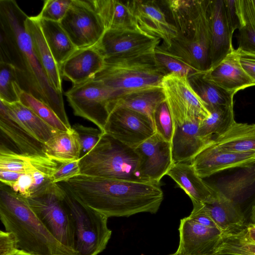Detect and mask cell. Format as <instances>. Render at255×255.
Here are the masks:
<instances>
[{
  "label": "cell",
  "mask_w": 255,
  "mask_h": 255,
  "mask_svg": "<svg viewBox=\"0 0 255 255\" xmlns=\"http://www.w3.org/2000/svg\"><path fill=\"white\" fill-rule=\"evenodd\" d=\"M27 17L15 0H0V61L13 65L24 91L49 106L71 129L62 94L52 86L35 52L25 26Z\"/></svg>",
  "instance_id": "cell-1"
},
{
  "label": "cell",
  "mask_w": 255,
  "mask_h": 255,
  "mask_svg": "<svg viewBox=\"0 0 255 255\" xmlns=\"http://www.w3.org/2000/svg\"><path fill=\"white\" fill-rule=\"evenodd\" d=\"M79 201L110 217L156 213L163 201L160 183L132 181L80 174L59 182Z\"/></svg>",
  "instance_id": "cell-2"
},
{
  "label": "cell",
  "mask_w": 255,
  "mask_h": 255,
  "mask_svg": "<svg viewBox=\"0 0 255 255\" xmlns=\"http://www.w3.org/2000/svg\"><path fill=\"white\" fill-rule=\"evenodd\" d=\"M177 34L168 48H158L199 72L211 66L208 0L163 1Z\"/></svg>",
  "instance_id": "cell-3"
},
{
  "label": "cell",
  "mask_w": 255,
  "mask_h": 255,
  "mask_svg": "<svg viewBox=\"0 0 255 255\" xmlns=\"http://www.w3.org/2000/svg\"><path fill=\"white\" fill-rule=\"evenodd\" d=\"M0 219L19 249L35 255H77L58 241L38 219L27 199L0 183Z\"/></svg>",
  "instance_id": "cell-4"
},
{
  "label": "cell",
  "mask_w": 255,
  "mask_h": 255,
  "mask_svg": "<svg viewBox=\"0 0 255 255\" xmlns=\"http://www.w3.org/2000/svg\"><path fill=\"white\" fill-rule=\"evenodd\" d=\"M168 73L154 53L105 59L102 69L93 79L120 97L161 89L162 80Z\"/></svg>",
  "instance_id": "cell-5"
},
{
  "label": "cell",
  "mask_w": 255,
  "mask_h": 255,
  "mask_svg": "<svg viewBox=\"0 0 255 255\" xmlns=\"http://www.w3.org/2000/svg\"><path fill=\"white\" fill-rule=\"evenodd\" d=\"M138 162L134 148L104 132L94 147L79 159L80 174L144 182L138 173Z\"/></svg>",
  "instance_id": "cell-6"
},
{
  "label": "cell",
  "mask_w": 255,
  "mask_h": 255,
  "mask_svg": "<svg viewBox=\"0 0 255 255\" xmlns=\"http://www.w3.org/2000/svg\"><path fill=\"white\" fill-rule=\"evenodd\" d=\"M59 184L63 189L64 203L74 223L77 255H98L106 249L111 237L108 218L79 201Z\"/></svg>",
  "instance_id": "cell-7"
},
{
  "label": "cell",
  "mask_w": 255,
  "mask_h": 255,
  "mask_svg": "<svg viewBox=\"0 0 255 255\" xmlns=\"http://www.w3.org/2000/svg\"><path fill=\"white\" fill-rule=\"evenodd\" d=\"M63 194L60 185L52 183L44 190L26 199L31 209L53 236L76 253L75 225L64 203Z\"/></svg>",
  "instance_id": "cell-8"
},
{
  "label": "cell",
  "mask_w": 255,
  "mask_h": 255,
  "mask_svg": "<svg viewBox=\"0 0 255 255\" xmlns=\"http://www.w3.org/2000/svg\"><path fill=\"white\" fill-rule=\"evenodd\" d=\"M161 88L174 125H182L210 116L206 105L192 87L187 76L168 73Z\"/></svg>",
  "instance_id": "cell-9"
},
{
  "label": "cell",
  "mask_w": 255,
  "mask_h": 255,
  "mask_svg": "<svg viewBox=\"0 0 255 255\" xmlns=\"http://www.w3.org/2000/svg\"><path fill=\"white\" fill-rule=\"evenodd\" d=\"M65 95L75 116L90 121L103 132L110 115L109 103L119 97L94 79L73 85Z\"/></svg>",
  "instance_id": "cell-10"
},
{
  "label": "cell",
  "mask_w": 255,
  "mask_h": 255,
  "mask_svg": "<svg viewBox=\"0 0 255 255\" xmlns=\"http://www.w3.org/2000/svg\"><path fill=\"white\" fill-rule=\"evenodd\" d=\"M60 23L77 49L95 46L105 32L92 0H72Z\"/></svg>",
  "instance_id": "cell-11"
},
{
  "label": "cell",
  "mask_w": 255,
  "mask_h": 255,
  "mask_svg": "<svg viewBox=\"0 0 255 255\" xmlns=\"http://www.w3.org/2000/svg\"><path fill=\"white\" fill-rule=\"evenodd\" d=\"M160 41L138 29L107 30L95 46L107 59L154 53Z\"/></svg>",
  "instance_id": "cell-12"
},
{
  "label": "cell",
  "mask_w": 255,
  "mask_h": 255,
  "mask_svg": "<svg viewBox=\"0 0 255 255\" xmlns=\"http://www.w3.org/2000/svg\"><path fill=\"white\" fill-rule=\"evenodd\" d=\"M104 132L133 148L156 133L150 118L126 108L115 109L111 112Z\"/></svg>",
  "instance_id": "cell-13"
},
{
  "label": "cell",
  "mask_w": 255,
  "mask_h": 255,
  "mask_svg": "<svg viewBox=\"0 0 255 255\" xmlns=\"http://www.w3.org/2000/svg\"><path fill=\"white\" fill-rule=\"evenodd\" d=\"M255 163V151L236 152L222 149L212 140L190 161L201 178L210 177L229 169L240 168Z\"/></svg>",
  "instance_id": "cell-14"
},
{
  "label": "cell",
  "mask_w": 255,
  "mask_h": 255,
  "mask_svg": "<svg viewBox=\"0 0 255 255\" xmlns=\"http://www.w3.org/2000/svg\"><path fill=\"white\" fill-rule=\"evenodd\" d=\"M134 149L139 158L137 171L140 179L160 183L173 164L171 143L155 133Z\"/></svg>",
  "instance_id": "cell-15"
},
{
  "label": "cell",
  "mask_w": 255,
  "mask_h": 255,
  "mask_svg": "<svg viewBox=\"0 0 255 255\" xmlns=\"http://www.w3.org/2000/svg\"><path fill=\"white\" fill-rule=\"evenodd\" d=\"M138 28L142 32L162 40L163 48L170 46L176 37L177 30L170 23L157 2L155 0L130 1Z\"/></svg>",
  "instance_id": "cell-16"
},
{
  "label": "cell",
  "mask_w": 255,
  "mask_h": 255,
  "mask_svg": "<svg viewBox=\"0 0 255 255\" xmlns=\"http://www.w3.org/2000/svg\"><path fill=\"white\" fill-rule=\"evenodd\" d=\"M208 13L211 68L220 63L235 49L232 45L234 32L227 17L223 0H209Z\"/></svg>",
  "instance_id": "cell-17"
},
{
  "label": "cell",
  "mask_w": 255,
  "mask_h": 255,
  "mask_svg": "<svg viewBox=\"0 0 255 255\" xmlns=\"http://www.w3.org/2000/svg\"><path fill=\"white\" fill-rule=\"evenodd\" d=\"M179 246L174 255H204L212 253L222 233L217 228L202 226L189 217L180 220Z\"/></svg>",
  "instance_id": "cell-18"
},
{
  "label": "cell",
  "mask_w": 255,
  "mask_h": 255,
  "mask_svg": "<svg viewBox=\"0 0 255 255\" xmlns=\"http://www.w3.org/2000/svg\"><path fill=\"white\" fill-rule=\"evenodd\" d=\"M238 169L234 173L219 179L213 186L243 210L246 204H249L251 209L255 205V163Z\"/></svg>",
  "instance_id": "cell-19"
},
{
  "label": "cell",
  "mask_w": 255,
  "mask_h": 255,
  "mask_svg": "<svg viewBox=\"0 0 255 255\" xmlns=\"http://www.w3.org/2000/svg\"><path fill=\"white\" fill-rule=\"evenodd\" d=\"M201 73L205 80L235 94L241 90L255 86V82L242 68L236 49L220 63Z\"/></svg>",
  "instance_id": "cell-20"
},
{
  "label": "cell",
  "mask_w": 255,
  "mask_h": 255,
  "mask_svg": "<svg viewBox=\"0 0 255 255\" xmlns=\"http://www.w3.org/2000/svg\"><path fill=\"white\" fill-rule=\"evenodd\" d=\"M104 63V58L94 46L77 49L59 68L62 77L77 85L93 79Z\"/></svg>",
  "instance_id": "cell-21"
},
{
  "label": "cell",
  "mask_w": 255,
  "mask_h": 255,
  "mask_svg": "<svg viewBox=\"0 0 255 255\" xmlns=\"http://www.w3.org/2000/svg\"><path fill=\"white\" fill-rule=\"evenodd\" d=\"M166 175L184 191L192 201L210 203L219 196L212 185L206 182L196 173L190 162L173 163Z\"/></svg>",
  "instance_id": "cell-22"
},
{
  "label": "cell",
  "mask_w": 255,
  "mask_h": 255,
  "mask_svg": "<svg viewBox=\"0 0 255 255\" xmlns=\"http://www.w3.org/2000/svg\"><path fill=\"white\" fill-rule=\"evenodd\" d=\"M200 120L174 125L171 142L173 163L190 162L191 160L210 142L199 132Z\"/></svg>",
  "instance_id": "cell-23"
},
{
  "label": "cell",
  "mask_w": 255,
  "mask_h": 255,
  "mask_svg": "<svg viewBox=\"0 0 255 255\" xmlns=\"http://www.w3.org/2000/svg\"><path fill=\"white\" fill-rule=\"evenodd\" d=\"M0 128L3 135L15 146L18 153L26 155L47 157L45 144L30 134L8 114L0 100Z\"/></svg>",
  "instance_id": "cell-24"
},
{
  "label": "cell",
  "mask_w": 255,
  "mask_h": 255,
  "mask_svg": "<svg viewBox=\"0 0 255 255\" xmlns=\"http://www.w3.org/2000/svg\"><path fill=\"white\" fill-rule=\"evenodd\" d=\"M92 1L105 31L139 30L130 1L92 0Z\"/></svg>",
  "instance_id": "cell-25"
},
{
  "label": "cell",
  "mask_w": 255,
  "mask_h": 255,
  "mask_svg": "<svg viewBox=\"0 0 255 255\" xmlns=\"http://www.w3.org/2000/svg\"><path fill=\"white\" fill-rule=\"evenodd\" d=\"M25 26L37 57L50 82L57 92L62 93V77L60 68L47 44L36 16H28Z\"/></svg>",
  "instance_id": "cell-26"
},
{
  "label": "cell",
  "mask_w": 255,
  "mask_h": 255,
  "mask_svg": "<svg viewBox=\"0 0 255 255\" xmlns=\"http://www.w3.org/2000/svg\"><path fill=\"white\" fill-rule=\"evenodd\" d=\"M57 166L48 157L26 155L16 152L2 142L0 145V170L25 173L35 170L51 174Z\"/></svg>",
  "instance_id": "cell-27"
},
{
  "label": "cell",
  "mask_w": 255,
  "mask_h": 255,
  "mask_svg": "<svg viewBox=\"0 0 255 255\" xmlns=\"http://www.w3.org/2000/svg\"><path fill=\"white\" fill-rule=\"evenodd\" d=\"M204 204L209 215L222 233L236 231L245 227V215L241 207L219 193L215 200Z\"/></svg>",
  "instance_id": "cell-28"
},
{
  "label": "cell",
  "mask_w": 255,
  "mask_h": 255,
  "mask_svg": "<svg viewBox=\"0 0 255 255\" xmlns=\"http://www.w3.org/2000/svg\"><path fill=\"white\" fill-rule=\"evenodd\" d=\"M2 102L9 115L30 134L41 142L46 143L60 131L46 124L20 102L13 103Z\"/></svg>",
  "instance_id": "cell-29"
},
{
  "label": "cell",
  "mask_w": 255,
  "mask_h": 255,
  "mask_svg": "<svg viewBox=\"0 0 255 255\" xmlns=\"http://www.w3.org/2000/svg\"><path fill=\"white\" fill-rule=\"evenodd\" d=\"M165 100L161 88L117 98L109 103L108 109L110 114L115 109H128L147 116L153 121L155 111Z\"/></svg>",
  "instance_id": "cell-30"
},
{
  "label": "cell",
  "mask_w": 255,
  "mask_h": 255,
  "mask_svg": "<svg viewBox=\"0 0 255 255\" xmlns=\"http://www.w3.org/2000/svg\"><path fill=\"white\" fill-rule=\"evenodd\" d=\"M36 17L47 44L60 67L77 48L60 22Z\"/></svg>",
  "instance_id": "cell-31"
},
{
  "label": "cell",
  "mask_w": 255,
  "mask_h": 255,
  "mask_svg": "<svg viewBox=\"0 0 255 255\" xmlns=\"http://www.w3.org/2000/svg\"><path fill=\"white\" fill-rule=\"evenodd\" d=\"M44 144L46 156L59 164L79 160L81 157L79 138L73 129L60 131Z\"/></svg>",
  "instance_id": "cell-32"
},
{
  "label": "cell",
  "mask_w": 255,
  "mask_h": 255,
  "mask_svg": "<svg viewBox=\"0 0 255 255\" xmlns=\"http://www.w3.org/2000/svg\"><path fill=\"white\" fill-rule=\"evenodd\" d=\"M213 142L225 150L236 152L255 151V124L236 122L224 134L215 136Z\"/></svg>",
  "instance_id": "cell-33"
},
{
  "label": "cell",
  "mask_w": 255,
  "mask_h": 255,
  "mask_svg": "<svg viewBox=\"0 0 255 255\" xmlns=\"http://www.w3.org/2000/svg\"><path fill=\"white\" fill-rule=\"evenodd\" d=\"M210 116L201 120L199 132L206 140L211 141L215 136L221 135L235 123L233 105L218 106L208 108Z\"/></svg>",
  "instance_id": "cell-34"
},
{
  "label": "cell",
  "mask_w": 255,
  "mask_h": 255,
  "mask_svg": "<svg viewBox=\"0 0 255 255\" xmlns=\"http://www.w3.org/2000/svg\"><path fill=\"white\" fill-rule=\"evenodd\" d=\"M190 84L207 108L233 105L235 93L229 92L203 78L201 72L189 77Z\"/></svg>",
  "instance_id": "cell-35"
},
{
  "label": "cell",
  "mask_w": 255,
  "mask_h": 255,
  "mask_svg": "<svg viewBox=\"0 0 255 255\" xmlns=\"http://www.w3.org/2000/svg\"><path fill=\"white\" fill-rule=\"evenodd\" d=\"M242 26L239 29L238 49L255 53V0H240Z\"/></svg>",
  "instance_id": "cell-36"
},
{
  "label": "cell",
  "mask_w": 255,
  "mask_h": 255,
  "mask_svg": "<svg viewBox=\"0 0 255 255\" xmlns=\"http://www.w3.org/2000/svg\"><path fill=\"white\" fill-rule=\"evenodd\" d=\"M19 102L34 112L53 128L63 132H70L54 111L47 104L23 89L19 94Z\"/></svg>",
  "instance_id": "cell-37"
},
{
  "label": "cell",
  "mask_w": 255,
  "mask_h": 255,
  "mask_svg": "<svg viewBox=\"0 0 255 255\" xmlns=\"http://www.w3.org/2000/svg\"><path fill=\"white\" fill-rule=\"evenodd\" d=\"M22 90L14 66L0 61V100L8 103L19 102V94Z\"/></svg>",
  "instance_id": "cell-38"
},
{
  "label": "cell",
  "mask_w": 255,
  "mask_h": 255,
  "mask_svg": "<svg viewBox=\"0 0 255 255\" xmlns=\"http://www.w3.org/2000/svg\"><path fill=\"white\" fill-rule=\"evenodd\" d=\"M155 132L165 140L171 142L174 124L165 100L156 109L153 117Z\"/></svg>",
  "instance_id": "cell-39"
},
{
  "label": "cell",
  "mask_w": 255,
  "mask_h": 255,
  "mask_svg": "<svg viewBox=\"0 0 255 255\" xmlns=\"http://www.w3.org/2000/svg\"><path fill=\"white\" fill-rule=\"evenodd\" d=\"M72 0H46L37 17L60 22L66 15Z\"/></svg>",
  "instance_id": "cell-40"
},
{
  "label": "cell",
  "mask_w": 255,
  "mask_h": 255,
  "mask_svg": "<svg viewBox=\"0 0 255 255\" xmlns=\"http://www.w3.org/2000/svg\"><path fill=\"white\" fill-rule=\"evenodd\" d=\"M155 56L160 64L169 73L175 74L188 77L191 75L199 72L193 68L171 57L158 48L155 51Z\"/></svg>",
  "instance_id": "cell-41"
},
{
  "label": "cell",
  "mask_w": 255,
  "mask_h": 255,
  "mask_svg": "<svg viewBox=\"0 0 255 255\" xmlns=\"http://www.w3.org/2000/svg\"><path fill=\"white\" fill-rule=\"evenodd\" d=\"M72 128L78 135L81 147V156L82 153H84V155L94 147L104 133L100 129L79 124H75Z\"/></svg>",
  "instance_id": "cell-42"
},
{
  "label": "cell",
  "mask_w": 255,
  "mask_h": 255,
  "mask_svg": "<svg viewBox=\"0 0 255 255\" xmlns=\"http://www.w3.org/2000/svg\"><path fill=\"white\" fill-rule=\"evenodd\" d=\"M234 243L237 250L245 255H255V242L249 237L247 226L232 232Z\"/></svg>",
  "instance_id": "cell-43"
},
{
  "label": "cell",
  "mask_w": 255,
  "mask_h": 255,
  "mask_svg": "<svg viewBox=\"0 0 255 255\" xmlns=\"http://www.w3.org/2000/svg\"><path fill=\"white\" fill-rule=\"evenodd\" d=\"M80 174L79 160L60 164L52 176L53 183L66 181Z\"/></svg>",
  "instance_id": "cell-44"
},
{
  "label": "cell",
  "mask_w": 255,
  "mask_h": 255,
  "mask_svg": "<svg viewBox=\"0 0 255 255\" xmlns=\"http://www.w3.org/2000/svg\"><path fill=\"white\" fill-rule=\"evenodd\" d=\"M227 17L234 32L242 26V17L240 0H223Z\"/></svg>",
  "instance_id": "cell-45"
},
{
  "label": "cell",
  "mask_w": 255,
  "mask_h": 255,
  "mask_svg": "<svg viewBox=\"0 0 255 255\" xmlns=\"http://www.w3.org/2000/svg\"><path fill=\"white\" fill-rule=\"evenodd\" d=\"M192 202L193 208L188 217L194 222L202 226L210 228H215L219 230L208 213L204 204L196 201H192Z\"/></svg>",
  "instance_id": "cell-46"
},
{
  "label": "cell",
  "mask_w": 255,
  "mask_h": 255,
  "mask_svg": "<svg viewBox=\"0 0 255 255\" xmlns=\"http://www.w3.org/2000/svg\"><path fill=\"white\" fill-rule=\"evenodd\" d=\"M14 235L8 231H0V255H12L18 251Z\"/></svg>",
  "instance_id": "cell-47"
},
{
  "label": "cell",
  "mask_w": 255,
  "mask_h": 255,
  "mask_svg": "<svg viewBox=\"0 0 255 255\" xmlns=\"http://www.w3.org/2000/svg\"><path fill=\"white\" fill-rule=\"evenodd\" d=\"M236 50L242 68L255 82V53L246 52L238 49Z\"/></svg>",
  "instance_id": "cell-48"
},
{
  "label": "cell",
  "mask_w": 255,
  "mask_h": 255,
  "mask_svg": "<svg viewBox=\"0 0 255 255\" xmlns=\"http://www.w3.org/2000/svg\"><path fill=\"white\" fill-rule=\"evenodd\" d=\"M22 174V173L0 170V183L10 187L18 180Z\"/></svg>",
  "instance_id": "cell-49"
},
{
  "label": "cell",
  "mask_w": 255,
  "mask_h": 255,
  "mask_svg": "<svg viewBox=\"0 0 255 255\" xmlns=\"http://www.w3.org/2000/svg\"><path fill=\"white\" fill-rule=\"evenodd\" d=\"M168 255H174V254H170ZM204 255H244L233 251H231L226 247L222 246L221 244L218 243L217 240H216L213 251L209 254Z\"/></svg>",
  "instance_id": "cell-50"
},
{
  "label": "cell",
  "mask_w": 255,
  "mask_h": 255,
  "mask_svg": "<svg viewBox=\"0 0 255 255\" xmlns=\"http://www.w3.org/2000/svg\"><path fill=\"white\" fill-rule=\"evenodd\" d=\"M248 234L249 238L253 241L255 242V226L251 224L247 226Z\"/></svg>",
  "instance_id": "cell-51"
},
{
  "label": "cell",
  "mask_w": 255,
  "mask_h": 255,
  "mask_svg": "<svg viewBox=\"0 0 255 255\" xmlns=\"http://www.w3.org/2000/svg\"><path fill=\"white\" fill-rule=\"evenodd\" d=\"M250 218V224L255 226V205H254L251 209Z\"/></svg>",
  "instance_id": "cell-52"
},
{
  "label": "cell",
  "mask_w": 255,
  "mask_h": 255,
  "mask_svg": "<svg viewBox=\"0 0 255 255\" xmlns=\"http://www.w3.org/2000/svg\"><path fill=\"white\" fill-rule=\"evenodd\" d=\"M12 255H35L28 253L26 252H24V251L19 249V250H18V251L17 252H16L15 253H14Z\"/></svg>",
  "instance_id": "cell-53"
}]
</instances>
